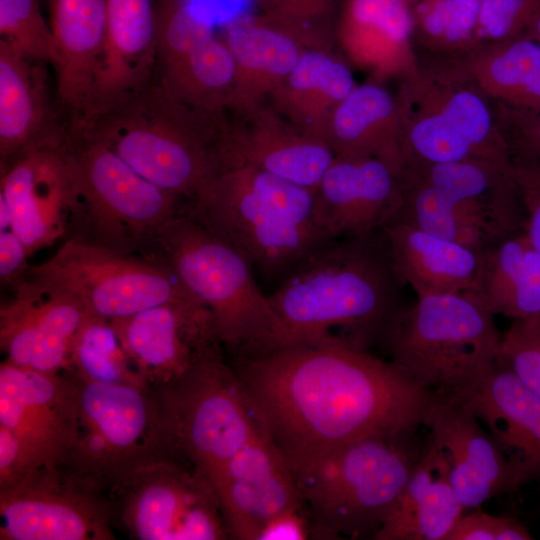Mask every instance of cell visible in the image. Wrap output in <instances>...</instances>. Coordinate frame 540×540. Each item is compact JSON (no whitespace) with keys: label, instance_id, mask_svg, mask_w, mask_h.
<instances>
[{"label":"cell","instance_id":"7","mask_svg":"<svg viewBox=\"0 0 540 540\" xmlns=\"http://www.w3.org/2000/svg\"><path fill=\"white\" fill-rule=\"evenodd\" d=\"M157 252L209 310L217 338L232 359L276 349L278 318L247 261L189 214L163 228Z\"/></svg>","mask_w":540,"mask_h":540},{"label":"cell","instance_id":"4","mask_svg":"<svg viewBox=\"0 0 540 540\" xmlns=\"http://www.w3.org/2000/svg\"><path fill=\"white\" fill-rule=\"evenodd\" d=\"M70 121L149 182L190 203L225 167L228 122L183 104L156 76L137 92Z\"/></svg>","mask_w":540,"mask_h":540},{"label":"cell","instance_id":"38","mask_svg":"<svg viewBox=\"0 0 540 540\" xmlns=\"http://www.w3.org/2000/svg\"><path fill=\"white\" fill-rule=\"evenodd\" d=\"M528 246L524 232L500 241L483 253L478 283L471 296L493 315L505 316Z\"/></svg>","mask_w":540,"mask_h":540},{"label":"cell","instance_id":"1","mask_svg":"<svg viewBox=\"0 0 540 540\" xmlns=\"http://www.w3.org/2000/svg\"><path fill=\"white\" fill-rule=\"evenodd\" d=\"M230 364L287 460L375 435L415 433L433 395L389 360L338 339Z\"/></svg>","mask_w":540,"mask_h":540},{"label":"cell","instance_id":"37","mask_svg":"<svg viewBox=\"0 0 540 540\" xmlns=\"http://www.w3.org/2000/svg\"><path fill=\"white\" fill-rule=\"evenodd\" d=\"M67 371L84 381L150 388L111 322L92 314L78 330Z\"/></svg>","mask_w":540,"mask_h":540},{"label":"cell","instance_id":"24","mask_svg":"<svg viewBox=\"0 0 540 540\" xmlns=\"http://www.w3.org/2000/svg\"><path fill=\"white\" fill-rule=\"evenodd\" d=\"M226 128L225 165L244 163L314 190L335 159L322 139L306 133L263 104Z\"/></svg>","mask_w":540,"mask_h":540},{"label":"cell","instance_id":"13","mask_svg":"<svg viewBox=\"0 0 540 540\" xmlns=\"http://www.w3.org/2000/svg\"><path fill=\"white\" fill-rule=\"evenodd\" d=\"M1 540L115 539L108 497L60 468L0 489Z\"/></svg>","mask_w":540,"mask_h":540},{"label":"cell","instance_id":"39","mask_svg":"<svg viewBox=\"0 0 540 540\" xmlns=\"http://www.w3.org/2000/svg\"><path fill=\"white\" fill-rule=\"evenodd\" d=\"M0 40L29 59L52 64L54 36L39 0H0Z\"/></svg>","mask_w":540,"mask_h":540},{"label":"cell","instance_id":"29","mask_svg":"<svg viewBox=\"0 0 540 540\" xmlns=\"http://www.w3.org/2000/svg\"><path fill=\"white\" fill-rule=\"evenodd\" d=\"M56 92L69 118L89 109L102 56L107 0H48Z\"/></svg>","mask_w":540,"mask_h":540},{"label":"cell","instance_id":"19","mask_svg":"<svg viewBox=\"0 0 540 540\" xmlns=\"http://www.w3.org/2000/svg\"><path fill=\"white\" fill-rule=\"evenodd\" d=\"M110 322L153 390L177 380L208 345L219 342L203 305L165 303Z\"/></svg>","mask_w":540,"mask_h":540},{"label":"cell","instance_id":"30","mask_svg":"<svg viewBox=\"0 0 540 540\" xmlns=\"http://www.w3.org/2000/svg\"><path fill=\"white\" fill-rule=\"evenodd\" d=\"M382 228L398 274L417 297L474 293L483 253L430 234L399 216Z\"/></svg>","mask_w":540,"mask_h":540},{"label":"cell","instance_id":"48","mask_svg":"<svg viewBox=\"0 0 540 540\" xmlns=\"http://www.w3.org/2000/svg\"><path fill=\"white\" fill-rule=\"evenodd\" d=\"M29 254L12 228L0 230V282L15 288L27 276Z\"/></svg>","mask_w":540,"mask_h":540},{"label":"cell","instance_id":"47","mask_svg":"<svg viewBox=\"0 0 540 540\" xmlns=\"http://www.w3.org/2000/svg\"><path fill=\"white\" fill-rule=\"evenodd\" d=\"M39 469L33 459L5 427L0 426V489L6 488Z\"/></svg>","mask_w":540,"mask_h":540},{"label":"cell","instance_id":"26","mask_svg":"<svg viewBox=\"0 0 540 540\" xmlns=\"http://www.w3.org/2000/svg\"><path fill=\"white\" fill-rule=\"evenodd\" d=\"M157 49V0H107L102 56L82 117L148 85L156 76Z\"/></svg>","mask_w":540,"mask_h":540},{"label":"cell","instance_id":"34","mask_svg":"<svg viewBox=\"0 0 540 540\" xmlns=\"http://www.w3.org/2000/svg\"><path fill=\"white\" fill-rule=\"evenodd\" d=\"M156 78L177 100L219 123L235 79V62L225 40L214 34L191 50L157 64Z\"/></svg>","mask_w":540,"mask_h":540},{"label":"cell","instance_id":"3","mask_svg":"<svg viewBox=\"0 0 540 540\" xmlns=\"http://www.w3.org/2000/svg\"><path fill=\"white\" fill-rule=\"evenodd\" d=\"M188 214L275 288L332 239L318 219L313 190L250 164H227Z\"/></svg>","mask_w":540,"mask_h":540},{"label":"cell","instance_id":"32","mask_svg":"<svg viewBox=\"0 0 540 540\" xmlns=\"http://www.w3.org/2000/svg\"><path fill=\"white\" fill-rule=\"evenodd\" d=\"M322 139L336 157H375L400 172V113L396 95L374 81L357 84L331 113Z\"/></svg>","mask_w":540,"mask_h":540},{"label":"cell","instance_id":"42","mask_svg":"<svg viewBox=\"0 0 540 540\" xmlns=\"http://www.w3.org/2000/svg\"><path fill=\"white\" fill-rule=\"evenodd\" d=\"M498 356L540 398V326L512 321Z\"/></svg>","mask_w":540,"mask_h":540},{"label":"cell","instance_id":"18","mask_svg":"<svg viewBox=\"0 0 540 540\" xmlns=\"http://www.w3.org/2000/svg\"><path fill=\"white\" fill-rule=\"evenodd\" d=\"M446 394L484 423L526 482L540 479V398L497 356Z\"/></svg>","mask_w":540,"mask_h":540},{"label":"cell","instance_id":"15","mask_svg":"<svg viewBox=\"0 0 540 540\" xmlns=\"http://www.w3.org/2000/svg\"><path fill=\"white\" fill-rule=\"evenodd\" d=\"M0 426L17 438L38 468H61L76 426L68 374H45L2 361Z\"/></svg>","mask_w":540,"mask_h":540},{"label":"cell","instance_id":"36","mask_svg":"<svg viewBox=\"0 0 540 540\" xmlns=\"http://www.w3.org/2000/svg\"><path fill=\"white\" fill-rule=\"evenodd\" d=\"M412 13L418 59L456 63L480 46L479 0H418Z\"/></svg>","mask_w":540,"mask_h":540},{"label":"cell","instance_id":"5","mask_svg":"<svg viewBox=\"0 0 540 540\" xmlns=\"http://www.w3.org/2000/svg\"><path fill=\"white\" fill-rule=\"evenodd\" d=\"M424 445L415 433L375 435L313 457L286 459L316 539H374Z\"/></svg>","mask_w":540,"mask_h":540},{"label":"cell","instance_id":"8","mask_svg":"<svg viewBox=\"0 0 540 540\" xmlns=\"http://www.w3.org/2000/svg\"><path fill=\"white\" fill-rule=\"evenodd\" d=\"M154 391L172 455L209 481L266 432L219 342L208 345L185 374Z\"/></svg>","mask_w":540,"mask_h":540},{"label":"cell","instance_id":"22","mask_svg":"<svg viewBox=\"0 0 540 540\" xmlns=\"http://www.w3.org/2000/svg\"><path fill=\"white\" fill-rule=\"evenodd\" d=\"M399 173L379 158L335 157L313 190L330 238L366 234L391 220L402 203Z\"/></svg>","mask_w":540,"mask_h":540},{"label":"cell","instance_id":"12","mask_svg":"<svg viewBox=\"0 0 540 540\" xmlns=\"http://www.w3.org/2000/svg\"><path fill=\"white\" fill-rule=\"evenodd\" d=\"M184 464L170 455L156 458L111 489L113 524L137 540L230 539L210 481Z\"/></svg>","mask_w":540,"mask_h":540},{"label":"cell","instance_id":"46","mask_svg":"<svg viewBox=\"0 0 540 540\" xmlns=\"http://www.w3.org/2000/svg\"><path fill=\"white\" fill-rule=\"evenodd\" d=\"M514 178L527 214L526 236L530 245L540 254V170L513 165Z\"/></svg>","mask_w":540,"mask_h":540},{"label":"cell","instance_id":"23","mask_svg":"<svg viewBox=\"0 0 540 540\" xmlns=\"http://www.w3.org/2000/svg\"><path fill=\"white\" fill-rule=\"evenodd\" d=\"M60 144L27 152L0 168V197L29 256L68 237L71 195Z\"/></svg>","mask_w":540,"mask_h":540},{"label":"cell","instance_id":"51","mask_svg":"<svg viewBox=\"0 0 540 540\" xmlns=\"http://www.w3.org/2000/svg\"><path fill=\"white\" fill-rule=\"evenodd\" d=\"M405 2H410V1H418V0H404Z\"/></svg>","mask_w":540,"mask_h":540},{"label":"cell","instance_id":"31","mask_svg":"<svg viewBox=\"0 0 540 540\" xmlns=\"http://www.w3.org/2000/svg\"><path fill=\"white\" fill-rule=\"evenodd\" d=\"M443 452L428 437L397 503L375 540H447L465 512Z\"/></svg>","mask_w":540,"mask_h":540},{"label":"cell","instance_id":"45","mask_svg":"<svg viewBox=\"0 0 540 540\" xmlns=\"http://www.w3.org/2000/svg\"><path fill=\"white\" fill-rule=\"evenodd\" d=\"M258 1L264 15L293 27L316 31H322L317 24L325 19L331 5V0Z\"/></svg>","mask_w":540,"mask_h":540},{"label":"cell","instance_id":"49","mask_svg":"<svg viewBox=\"0 0 540 540\" xmlns=\"http://www.w3.org/2000/svg\"><path fill=\"white\" fill-rule=\"evenodd\" d=\"M316 539L314 526L306 507L281 513L261 529L257 540Z\"/></svg>","mask_w":540,"mask_h":540},{"label":"cell","instance_id":"11","mask_svg":"<svg viewBox=\"0 0 540 540\" xmlns=\"http://www.w3.org/2000/svg\"><path fill=\"white\" fill-rule=\"evenodd\" d=\"M27 276L73 295L90 314L109 321L165 303L203 305L162 255L125 253L76 238L63 240Z\"/></svg>","mask_w":540,"mask_h":540},{"label":"cell","instance_id":"16","mask_svg":"<svg viewBox=\"0 0 540 540\" xmlns=\"http://www.w3.org/2000/svg\"><path fill=\"white\" fill-rule=\"evenodd\" d=\"M423 425L449 463L451 483L465 510L527 483L480 421L454 398L433 391Z\"/></svg>","mask_w":540,"mask_h":540},{"label":"cell","instance_id":"14","mask_svg":"<svg viewBox=\"0 0 540 540\" xmlns=\"http://www.w3.org/2000/svg\"><path fill=\"white\" fill-rule=\"evenodd\" d=\"M73 295L27 276L0 308V346L8 362L45 374L69 369L79 328L89 315Z\"/></svg>","mask_w":540,"mask_h":540},{"label":"cell","instance_id":"2","mask_svg":"<svg viewBox=\"0 0 540 540\" xmlns=\"http://www.w3.org/2000/svg\"><path fill=\"white\" fill-rule=\"evenodd\" d=\"M405 286L383 228L331 239L267 295L275 350L328 339L368 350L404 305Z\"/></svg>","mask_w":540,"mask_h":540},{"label":"cell","instance_id":"41","mask_svg":"<svg viewBox=\"0 0 540 540\" xmlns=\"http://www.w3.org/2000/svg\"><path fill=\"white\" fill-rule=\"evenodd\" d=\"M480 46L522 37L540 12V0H479Z\"/></svg>","mask_w":540,"mask_h":540},{"label":"cell","instance_id":"25","mask_svg":"<svg viewBox=\"0 0 540 540\" xmlns=\"http://www.w3.org/2000/svg\"><path fill=\"white\" fill-rule=\"evenodd\" d=\"M45 64L0 40V168L65 136L69 119L53 107Z\"/></svg>","mask_w":540,"mask_h":540},{"label":"cell","instance_id":"44","mask_svg":"<svg viewBox=\"0 0 540 540\" xmlns=\"http://www.w3.org/2000/svg\"><path fill=\"white\" fill-rule=\"evenodd\" d=\"M505 317L540 326V254L530 243Z\"/></svg>","mask_w":540,"mask_h":540},{"label":"cell","instance_id":"28","mask_svg":"<svg viewBox=\"0 0 540 540\" xmlns=\"http://www.w3.org/2000/svg\"><path fill=\"white\" fill-rule=\"evenodd\" d=\"M400 86L432 107L466 139L479 160L503 169L511 161L495 122L492 101L456 66L418 59Z\"/></svg>","mask_w":540,"mask_h":540},{"label":"cell","instance_id":"9","mask_svg":"<svg viewBox=\"0 0 540 540\" xmlns=\"http://www.w3.org/2000/svg\"><path fill=\"white\" fill-rule=\"evenodd\" d=\"M66 373L73 385L76 426L60 469L108 496L140 466L173 456L153 389L89 382Z\"/></svg>","mask_w":540,"mask_h":540},{"label":"cell","instance_id":"17","mask_svg":"<svg viewBox=\"0 0 540 540\" xmlns=\"http://www.w3.org/2000/svg\"><path fill=\"white\" fill-rule=\"evenodd\" d=\"M210 483L230 539L257 540L274 517L305 507L286 458L266 432L239 450Z\"/></svg>","mask_w":540,"mask_h":540},{"label":"cell","instance_id":"35","mask_svg":"<svg viewBox=\"0 0 540 540\" xmlns=\"http://www.w3.org/2000/svg\"><path fill=\"white\" fill-rule=\"evenodd\" d=\"M460 69L492 101L540 112V44L528 37L479 46Z\"/></svg>","mask_w":540,"mask_h":540},{"label":"cell","instance_id":"6","mask_svg":"<svg viewBox=\"0 0 540 540\" xmlns=\"http://www.w3.org/2000/svg\"><path fill=\"white\" fill-rule=\"evenodd\" d=\"M71 205L67 238L125 253L157 255V239L190 202L137 173L69 119L59 146Z\"/></svg>","mask_w":540,"mask_h":540},{"label":"cell","instance_id":"33","mask_svg":"<svg viewBox=\"0 0 540 540\" xmlns=\"http://www.w3.org/2000/svg\"><path fill=\"white\" fill-rule=\"evenodd\" d=\"M356 86L344 60L331 49L314 48L302 55L267 99L287 121L322 139L331 113Z\"/></svg>","mask_w":540,"mask_h":540},{"label":"cell","instance_id":"27","mask_svg":"<svg viewBox=\"0 0 540 540\" xmlns=\"http://www.w3.org/2000/svg\"><path fill=\"white\" fill-rule=\"evenodd\" d=\"M337 37L346 57L374 82L401 80L418 67L412 13L404 0H349Z\"/></svg>","mask_w":540,"mask_h":540},{"label":"cell","instance_id":"43","mask_svg":"<svg viewBox=\"0 0 540 540\" xmlns=\"http://www.w3.org/2000/svg\"><path fill=\"white\" fill-rule=\"evenodd\" d=\"M528 528L514 517L476 511L463 514L447 540H531Z\"/></svg>","mask_w":540,"mask_h":540},{"label":"cell","instance_id":"20","mask_svg":"<svg viewBox=\"0 0 540 540\" xmlns=\"http://www.w3.org/2000/svg\"><path fill=\"white\" fill-rule=\"evenodd\" d=\"M224 40L235 62L228 110L238 116L261 106L307 50L330 49L322 31L293 27L264 14L231 20Z\"/></svg>","mask_w":540,"mask_h":540},{"label":"cell","instance_id":"40","mask_svg":"<svg viewBox=\"0 0 540 540\" xmlns=\"http://www.w3.org/2000/svg\"><path fill=\"white\" fill-rule=\"evenodd\" d=\"M492 105L495 122L511 163L540 170V112L495 101H492Z\"/></svg>","mask_w":540,"mask_h":540},{"label":"cell","instance_id":"10","mask_svg":"<svg viewBox=\"0 0 540 540\" xmlns=\"http://www.w3.org/2000/svg\"><path fill=\"white\" fill-rule=\"evenodd\" d=\"M494 316L468 294L417 297L393 315L377 345L421 386L442 392L496 360L502 335Z\"/></svg>","mask_w":540,"mask_h":540},{"label":"cell","instance_id":"50","mask_svg":"<svg viewBox=\"0 0 540 540\" xmlns=\"http://www.w3.org/2000/svg\"><path fill=\"white\" fill-rule=\"evenodd\" d=\"M522 37H528L540 44V12L533 18Z\"/></svg>","mask_w":540,"mask_h":540},{"label":"cell","instance_id":"21","mask_svg":"<svg viewBox=\"0 0 540 540\" xmlns=\"http://www.w3.org/2000/svg\"><path fill=\"white\" fill-rule=\"evenodd\" d=\"M510 169L464 160L404 162L400 172L434 189L468 222L500 241L525 232L527 225L522 196Z\"/></svg>","mask_w":540,"mask_h":540}]
</instances>
